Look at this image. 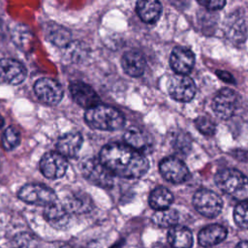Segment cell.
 <instances>
[{"mask_svg":"<svg viewBox=\"0 0 248 248\" xmlns=\"http://www.w3.org/2000/svg\"><path fill=\"white\" fill-rule=\"evenodd\" d=\"M99 159L113 175L128 179L140 178L149 169L148 161L142 153L121 142L106 144Z\"/></svg>","mask_w":248,"mask_h":248,"instance_id":"6da1fadb","label":"cell"},{"mask_svg":"<svg viewBox=\"0 0 248 248\" xmlns=\"http://www.w3.org/2000/svg\"><path fill=\"white\" fill-rule=\"evenodd\" d=\"M84 119L89 127L103 131L118 130L125 123V118L119 110L101 104L87 109Z\"/></svg>","mask_w":248,"mask_h":248,"instance_id":"7a4b0ae2","label":"cell"},{"mask_svg":"<svg viewBox=\"0 0 248 248\" xmlns=\"http://www.w3.org/2000/svg\"><path fill=\"white\" fill-rule=\"evenodd\" d=\"M215 182L219 189L234 200L248 202V177L235 169H225L217 172Z\"/></svg>","mask_w":248,"mask_h":248,"instance_id":"3957f363","label":"cell"},{"mask_svg":"<svg viewBox=\"0 0 248 248\" xmlns=\"http://www.w3.org/2000/svg\"><path fill=\"white\" fill-rule=\"evenodd\" d=\"M80 169L83 176L97 186L108 188L113 184V174L100 159L86 158L82 161Z\"/></svg>","mask_w":248,"mask_h":248,"instance_id":"277c9868","label":"cell"},{"mask_svg":"<svg viewBox=\"0 0 248 248\" xmlns=\"http://www.w3.org/2000/svg\"><path fill=\"white\" fill-rule=\"evenodd\" d=\"M18 198L24 202L36 205L47 206L57 202L55 192L42 184L29 183L20 188Z\"/></svg>","mask_w":248,"mask_h":248,"instance_id":"5b68a950","label":"cell"},{"mask_svg":"<svg viewBox=\"0 0 248 248\" xmlns=\"http://www.w3.org/2000/svg\"><path fill=\"white\" fill-rule=\"evenodd\" d=\"M193 204L202 216L213 218L221 212L223 202L215 192L202 188L194 194Z\"/></svg>","mask_w":248,"mask_h":248,"instance_id":"8992f818","label":"cell"},{"mask_svg":"<svg viewBox=\"0 0 248 248\" xmlns=\"http://www.w3.org/2000/svg\"><path fill=\"white\" fill-rule=\"evenodd\" d=\"M239 96L231 88H223L217 92L212 101V109L221 119H229L235 112Z\"/></svg>","mask_w":248,"mask_h":248,"instance_id":"52a82bcc","label":"cell"},{"mask_svg":"<svg viewBox=\"0 0 248 248\" xmlns=\"http://www.w3.org/2000/svg\"><path fill=\"white\" fill-rule=\"evenodd\" d=\"M170 96L175 101L189 102L196 93V85L191 78L186 75H173L171 76L167 84Z\"/></svg>","mask_w":248,"mask_h":248,"instance_id":"ba28073f","label":"cell"},{"mask_svg":"<svg viewBox=\"0 0 248 248\" xmlns=\"http://www.w3.org/2000/svg\"><path fill=\"white\" fill-rule=\"evenodd\" d=\"M37 97L47 105H57L63 98L64 91L59 82L49 78H39L34 84Z\"/></svg>","mask_w":248,"mask_h":248,"instance_id":"9c48e42d","label":"cell"},{"mask_svg":"<svg viewBox=\"0 0 248 248\" xmlns=\"http://www.w3.org/2000/svg\"><path fill=\"white\" fill-rule=\"evenodd\" d=\"M159 170L162 176L171 183H182L189 177L187 166L176 157H167L159 164Z\"/></svg>","mask_w":248,"mask_h":248,"instance_id":"30bf717a","label":"cell"},{"mask_svg":"<svg viewBox=\"0 0 248 248\" xmlns=\"http://www.w3.org/2000/svg\"><path fill=\"white\" fill-rule=\"evenodd\" d=\"M42 173L48 179L62 177L68 169V163L64 156L58 152H48L40 161Z\"/></svg>","mask_w":248,"mask_h":248,"instance_id":"8fae6325","label":"cell"},{"mask_svg":"<svg viewBox=\"0 0 248 248\" xmlns=\"http://www.w3.org/2000/svg\"><path fill=\"white\" fill-rule=\"evenodd\" d=\"M25 67L17 60L11 58L0 59V83L16 85L26 77Z\"/></svg>","mask_w":248,"mask_h":248,"instance_id":"7c38bea8","label":"cell"},{"mask_svg":"<svg viewBox=\"0 0 248 248\" xmlns=\"http://www.w3.org/2000/svg\"><path fill=\"white\" fill-rule=\"evenodd\" d=\"M225 34L233 43H242L247 35V25L241 10L231 13L225 21Z\"/></svg>","mask_w":248,"mask_h":248,"instance_id":"4fadbf2b","label":"cell"},{"mask_svg":"<svg viewBox=\"0 0 248 248\" xmlns=\"http://www.w3.org/2000/svg\"><path fill=\"white\" fill-rule=\"evenodd\" d=\"M69 89L72 98L78 106L89 109L100 105V98L90 85L76 80L71 82Z\"/></svg>","mask_w":248,"mask_h":248,"instance_id":"5bb4252c","label":"cell"},{"mask_svg":"<svg viewBox=\"0 0 248 248\" xmlns=\"http://www.w3.org/2000/svg\"><path fill=\"white\" fill-rule=\"evenodd\" d=\"M195 64L193 51L184 46H175L170 56V65L178 75H186Z\"/></svg>","mask_w":248,"mask_h":248,"instance_id":"9a60e30c","label":"cell"},{"mask_svg":"<svg viewBox=\"0 0 248 248\" xmlns=\"http://www.w3.org/2000/svg\"><path fill=\"white\" fill-rule=\"evenodd\" d=\"M124 141L125 144L140 153L149 151L152 146V140L150 136L145 131L138 127H131L126 131L124 134Z\"/></svg>","mask_w":248,"mask_h":248,"instance_id":"2e32d148","label":"cell"},{"mask_svg":"<svg viewBox=\"0 0 248 248\" xmlns=\"http://www.w3.org/2000/svg\"><path fill=\"white\" fill-rule=\"evenodd\" d=\"M71 212L66 208L64 204L57 202L45 206L44 215L46 220L56 229L66 228L71 221Z\"/></svg>","mask_w":248,"mask_h":248,"instance_id":"e0dca14e","label":"cell"},{"mask_svg":"<svg viewBox=\"0 0 248 248\" xmlns=\"http://www.w3.org/2000/svg\"><path fill=\"white\" fill-rule=\"evenodd\" d=\"M82 145V136L78 132H70L60 137L56 143L57 152L62 156L75 157Z\"/></svg>","mask_w":248,"mask_h":248,"instance_id":"ac0fdd59","label":"cell"},{"mask_svg":"<svg viewBox=\"0 0 248 248\" xmlns=\"http://www.w3.org/2000/svg\"><path fill=\"white\" fill-rule=\"evenodd\" d=\"M145 65V59L136 50L126 51L121 58V66L124 72L134 78L140 77L143 74Z\"/></svg>","mask_w":248,"mask_h":248,"instance_id":"d6986e66","label":"cell"},{"mask_svg":"<svg viewBox=\"0 0 248 248\" xmlns=\"http://www.w3.org/2000/svg\"><path fill=\"white\" fill-rule=\"evenodd\" d=\"M227 236V229L221 225L213 224L203 228L198 236L199 243L203 247H209L222 242Z\"/></svg>","mask_w":248,"mask_h":248,"instance_id":"ffe728a7","label":"cell"},{"mask_svg":"<svg viewBox=\"0 0 248 248\" xmlns=\"http://www.w3.org/2000/svg\"><path fill=\"white\" fill-rule=\"evenodd\" d=\"M45 35L48 41L58 46H67L71 41V33L64 26L55 22H46L44 26Z\"/></svg>","mask_w":248,"mask_h":248,"instance_id":"44dd1931","label":"cell"},{"mask_svg":"<svg viewBox=\"0 0 248 248\" xmlns=\"http://www.w3.org/2000/svg\"><path fill=\"white\" fill-rule=\"evenodd\" d=\"M168 240L172 248H191L193 245V234L188 228L176 225L170 229Z\"/></svg>","mask_w":248,"mask_h":248,"instance_id":"7402d4cb","label":"cell"},{"mask_svg":"<svg viewBox=\"0 0 248 248\" xmlns=\"http://www.w3.org/2000/svg\"><path fill=\"white\" fill-rule=\"evenodd\" d=\"M136 10L142 21L146 23H154L161 16L162 5L155 0L139 1L137 2Z\"/></svg>","mask_w":248,"mask_h":248,"instance_id":"603a6c76","label":"cell"},{"mask_svg":"<svg viewBox=\"0 0 248 248\" xmlns=\"http://www.w3.org/2000/svg\"><path fill=\"white\" fill-rule=\"evenodd\" d=\"M172 202L173 196L171 192L165 187L155 188L149 196V205L156 211L169 208Z\"/></svg>","mask_w":248,"mask_h":248,"instance_id":"cb8c5ba5","label":"cell"},{"mask_svg":"<svg viewBox=\"0 0 248 248\" xmlns=\"http://www.w3.org/2000/svg\"><path fill=\"white\" fill-rule=\"evenodd\" d=\"M179 215L175 209L157 210L152 216V222L162 228H172L178 223Z\"/></svg>","mask_w":248,"mask_h":248,"instance_id":"d4e9b609","label":"cell"},{"mask_svg":"<svg viewBox=\"0 0 248 248\" xmlns=\"http://www.w3.org/2000/svg\"><path fill=\"white\" fill-rule=\"evenodd\" d=\"M65 206L70 212L84 213V212H87L91 209L92 202H91V200L88 197L73 196L71 199L68 200Z\"/></svg>","mask_w":248,"mask_h":248,"instance_id":"484cf974","label":"cell"},{"mask_svg":"<svg viewBox=\"0 0 248 248\" xmlns=\"http://www.w3.org/2000/svg\"><path fill=\"white\" fill-rule=\"evenodd\" d=\"M20 141V135L18 131L13 127H8L2 137V145L6 150L14 149L16 146L18 145Z\"/></svg>","mask_w":248,"mask_h":248,"instance_id":"4316f807","label":"cell"},{"mask_svg":"<svg viewBox=\"0 0 248 248\" xmlns=\"http://www.w3.org/2000/svg\"><path fill=\"white\" fill-rule=\"evenodd\" d=\"M233 219L239 228L248 229V202H241L234 207Z\"/></svg>","mask_w":248,"mask_h":248,"instance_id":"83f0119b","label":"cell"},{"mask_svg":"<svg viewBox=\"0 0 248 248\" xmlns=\"http://www.w3.org/2000/svg\"><path fill=\"white\" fill-rule=\"evenodd\" d=\"M195 125L201 133L207 136L213 135L216 130L215 122L211 118L203 115H201L195 119Z\"/></svg>","mask_w":248,"mask_h":248,"instance_id":"f1b7e54d","label":"cell"},{"mask_svg":"<svg viewBox=\"0 0 248 248\" xmlns=\"http://www.w3.org/2000/svg\"><path fill=\"white\" fill-rule=\"evenodd\" d=\"M198 3L205 7L206 9L212 10V11L220 10L226 5V2L222 0H202V1H198Z\"/></svg>","mask_w":248,"mask_h":248,"instance_id":"f546056e","label":"cell"},{"mask_svg":"<svg viewBox=\"0 0 248 248\" xmlns=\"http://www.w3.org/2000/svg\"><path fill=\"white\" fill-rule=\"evenodd\" d=\"M215 74L218 76L219 78H221V79L224 80L225 82H228V83H233V82H234L233 77H232L229 72L222 71V70H217V71L215 72Z\"/></svg>","mask_w":248,"mask_h":248,"instance_id":"4dcf8cb0","label":"cell"},{"mask_svg":"<svg viewBox=\"0 0 248 248\" xmlns=\"http://www.w3.org/2000/svg\"><path fill=\"white\" fill-rule=\"evenodd\" d=\"M235 248H248V241H240Z\"/></svg>","mask_w":248,"mask_h":248,"instance_id":"1f68e13d","label":"cell"},{"mask_svg":"<svg viewBox=\"0 0 248 248\" xmlns=\"http://www.w3.org/2000/svg\"><path fill=\"white\" fill-rule=\"evenodd\" d=\"M3 124H4V118L0 115V127H2Z\"/></svg>","mask_w":248,"mask_h":248,"instance_id":"d6a6232c","label":"cell"},{"mask_svg":"<svg viewBox=\"0 0 248 248\" xmlns=\"http://www.w3.org/2000/svg\"><path fill=\"white\" fill-rule=\"evenodd\" d=\"M60 248H72V247H70V246H62Z\"/></svg>","mask_w":248,"mask_h":248,"instance_id":"836d02e7","label":"cell"}]
</instances>
